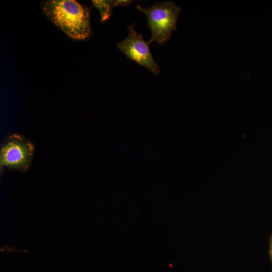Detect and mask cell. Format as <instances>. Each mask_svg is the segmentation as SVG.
<instances>
[{
	"label": "cell",
	"instance_id": "obj_4",
	"mask_svg": "<svg viewBox=\"0 0 272 272\" xmlns=\"http://www.w3.org/2000/svg\"><path fill=\"white\" fill-rule=\"evenodd\" d=\"M134 23L127 26V37L117 44L118 48L123 52L127 59L135 61L155 75L160 72V69L153 59L149 48V43L145 41L142 35H138L134 30Z\"/></svg>",
	"mask_w": 272,
	"mask_h": 272
},
{
	"label": "cell",
	"instance_id": "obj_5",
	"mask_svg": "<svg viewBox=\"0 0 272 272\" xmlns=\"http://www.w3.org/2000/svg\"><path fill=\"white\" fill-rule=\"evenodd\" d=\"M93 6L99 11L101 21L103 22L110 17L114 6V1H92Z\"/></svg>",
	"mask_w": 272,
	"mask_h": 272
},
{
	"label": "cell",
	"instance_id": "obj_1",
	"mask_svg": "<svg viewBox=\"0 0 272 272\" xmlns=\"http://www.w3.org/2000/svg\"><path fill=\"white\" fill-rule=\"evenodd\" d=\"M44 15L69 37L85 40L90 35L88 9L74 0H49L41 4Z\"/></svg>",
	"mask_w": 272,
	"mask_h": 272
},
{
	"label": "cell",
	"instance_id": "obj_2",
	"mask_svg": "<svg viewBox=\"0 0 272 272\" xmlns=\"http://www.w3.org/2000/svg\"><path fill=\"white\" fill-rule=\"evenodd\" d=\"M137 9L147 17L148 28L152 33L149 43L156 41L163 44L171 37L173 30L176 29V23L180 7L174 3L168 1L155 3L149 8L137 5Z\"/></svg>",
	"mask_w": 272,
	"mask_h": 272
},
{
	"label": "cell",
	"instance_id": "obj_7",
	"mask_svg": "<svg viewBox=\"0 0 272 272\" xmlns=\"http://www.w3.org/2000/svg\"><path fill=\"white\" fill-rule=\"evenodd\" d=\"M271 254L272 255V243H271Z\"/></svg>",
	"mask_w": 272,
	"mask_h": 272
},
{
	"label": "cell",
	"instance_id": "obj_3",
	"mask_svg": "<svg viewBox=\"0 0 272 272\" xmlns=\"http://www.w3.org/2000/svg\"><path fill=\"white\" fill-rule=\"evenodd\" d=\"M34 151V145L23 136L11 135L3 145L0 152V165L24 171L29 167Z\"/></svg>",
	"mask_w": 272,
	"mask_h": 272
},
{
	"label": "cell",
	"instance_id": "obj_6",
	"mask_svg": "<svg viewBox=\"0 0 272 272\" xmlns=\"http://www.w3.org/2000/svg\"><path fill=\"white\" fill-rule=\"evenodd\" d=\"M133 1L130 0H115L114 1V7L117 6L128 7Z\"/></svg>",
	"mask_w": 272,
	"mask_h": 272
}]
</instances>
